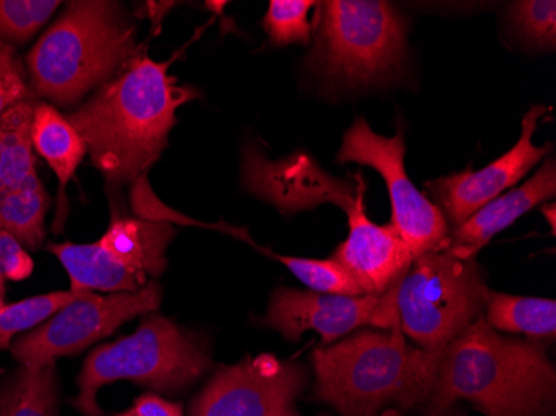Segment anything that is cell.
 <instances>
[{
    "label": "cell",
    "mask_w": 556,
    "mask_h": 416,
    "mask_svg": "<svg viewBox=\"0 0 556 416\" xmlns=\"http://www.w3.org/2000/svg\"><path fill=\"white\" fill-rule=\"evenodd\" d=\"M170 64L137 54L92 99L65 115L111 187L146 177L167 146L175 114L199 96L168 74Z\"/></svg>",
    "instance_id": "cell-1"
},
{
    "label": "cell",
    "mask_w": 556,
    "mask_h": 416,
    "mask_svg": "<svg viewBox=\"0 0 556 416\" xmlns=\"http://www.w3.org/2000/svg\"><path fill=\"white\" fill-rule=\"evenodd\" d=\"M556 370L545 343L505 337L483 314L443 349L428 415L467 400L486 416H553Z\"/></svg>",
    "instance_id": "cell-2"
},
{
    "label": "cell",
    "mask_w": 556,
    "mask_h": 416,
    "mask_svg": "<svg viewBox=\"0 0 556 416\" xmlns=\"http://www.w3.org/2000/svg\"><path fill=\"white\" fill-rule=\"evenodd\" d=\"M442 353L412 346L400 327L357 331L315 350V399L340 416L403 415L427 405Z\"/></svg>",
    "instance_id": "cell-3"
},
{
    "label": "cell",
    "mask_w": 556,
    "mask_h": 416,
    "mask_svg": "<svg viewBox=\"0 0 556 416\" xmlns=\"http://www.w3.org/2000/svg\"><path fill=\"white\" fill-rule=\"evenodd\" d=\"M137 54L136 27L121 4L71 2L27 55L30 90L68 108L108 84Z\"/></svg>",
    "instance_id": "cell-4"
},
{
    "label": "cell",
    "mask_w": 556,
    "mask_h": 416,
    "mask_svg": "<svg viewBox=\"0 0 556 416\" xmlns=\"http://www.w3.org/2000/svg\"><path fill=\"white\" fill-rule=\"evenodd\" d=\"M211 365L207 349L199 338L168 318L152 315L129 337L99 346L87 356L74 406L83 415L102 416L97 393L105 385L122 380L165 395L182 393Z\"/></svg>",
    "instance_id": "cell-5"
},
{
    "label": "cell",
    "mask_w": 556,
    "mask_h": 416,
    "mask_svg": "<svg viewBox=\"0 0 556 416\" xmlns=\"http://www.w3.org/2000/svg\"><path fill=\"white\" fill-rule=\"evenodd\" d=\"M308 67L343 86H367L399 71L405 59V22L382 0L318 2Z\"/></svg>",
    "instance_id": "cell-6"
},
{
    "label": "cell",
    "mask_w": 556,
    "mask_h": 416,
    "mask_svg": "<svg viewBox=\"0 0 556 416\" xmlns=\"http://www.w3.org/2000/svg\"><path fill=\"white\" fill-rule=\"evenodd\" d=\"M475 259L427 252L395 287L396 320L420 349L439 352L483 314L489 292Z\"/></svg>",
    "instance_id": "cell-7"
},
{
    "label": "cell",
    "mask_w": 556,
    "mask_h": 416,
    "mask_svg": "<svg viewBox=\"0 0 556 416\" xmlns=\"http://www.w3.org/2000/svg\"><path fill=\"white\" fill-rule=\"evenodd\" d=\"M405 133L395 136L374 133L365 118H357L343 136L337 162L361 164L382 175L392 203V222L415 256L442 252L448 242L450 225L439 206L414 186L405 171Z\"/></svg>",
    "instance_id": "cell-8"
},
{
    "label": "cell",
    "mask_w": 556,
    "mask_h": 416,
    "mask_svg": "<svg viewBox=\"0 0 556 416\" xmlns=\"http://www.w3.org/2000/svg\"><path fill=\"white\" fill-rule=\"evenodd\" d=\"M162 303L161 285L149 283L136 293L97 295L75 292L74 299L11 346L22 367H43L61 356L75 355L100 338L114 333L125 322L152 314Z\"/></svg>",
    "instance_id": "cell-9"
},
{
    "label": "cell",
    "mask_w": 556,
    "mask_h": 416,
    "mask_svg": "<svg viewBox=\"0 0 556 416\" xmlns=\"http://www.w3.org/2000/svg\"><path fill=\"white\" fill-rule=\"evenodd\" d=\"M307 383L303 363L249 356L220 368L193 400L189 416H303L296 402Z\"/></svg>",
    "instance_id": "cell-10"
},
{
    "label": "cell",
    "mask_w": 556,
    "mask_h": 416,
    "mask_svg": "<svg viewBox=\"0 0 556 416\" xmlns=\"http://www.w3.org/2000/svg\"><path fill=\"white\" fill-rule=\"evenodd\" d=\"M548 111L545 105H533L525 114L521 136L514 149L486 167L477 172L465 168L458 174L425 184V189L433 197V203L443 212L446 222L453 227L464 224L490 200L517 186L528 172L548 155L552 146L536 147L533 143L540 117Z\"/></svg>",
    "instance_id": "cell-11"
},
{
    "label": "cell",
    "mask_w": 556,
    "mask_h": 416,
    "mask_svg": "<svg viewBox=\"0 0 556 416\" xmlns=\"http://www.w3.org/2000/svg\"><path fill=\"white\" fill-rule=\"evenodd\" d=\"M365 184L346 209L349 237L332 259L361 285L365 295H383L393 289L414 262V253L392 224H374L365 214Z\"/></svg>",
    "instance_id": "cell-12"
},
{
    "label": "cell",
    "mask_w": 556,
    "mask_h": 416,
    "mask_svg": "<svg viewBox=\"0 0 556 416\" xmlns=\"http://www.w3.org/2000/svg\"><path fill=\"white\" fill-rule=\"evenodd\" d=\"M380 295H325L312 290L278 287L271 293L264 325L274 328L290 342L314 330L328 345L339 342L353 330L374 325Z\"/></svg>",
    "instance_id": "cell-13"
},
{
    "label": "cell",
    "mask_w": 556,
    "mask_h": 416,
    "mask_svg": "<svg viewBox=\"0 0 556 416\" xmlns=\"http://www.w3.org/2000/svg\"><path fill=\"white\" fill-rule=\"evenodd\" d=\"M243 177L252 192L270 200L283 211H300L325 200H332L346 211L355 202V197L346 193L352 190L346 184L332 180L305 155L290 157L286 162H270L265 161L257 149H249L243 162Z\"/></svg>",
    "instance_id": "cell-14"
},
{
    "label": "cell",
    "mask_w": 556,
    "mask_h": 416,
    "mask_svg": "<svg viewBox=\"0 0 556 416\" xmlns=\"http://www.w3.org/2000/svg\"><path fill=\"white\" fill-rule=\"evenodd\" d=\"M555 196L556 165L555 159H549L523 186L490 200L464 224L453 227L446 242V252L460 259H475L500 231Z\"/></svg>",
    "instance_id": "cell-15"
},
{
    "label": "cell",
    "mask_w": 556,
    "mask_h": 416,
    "mask_svg": "<svg viewBox=\"0 0 556 416\" xmlns=\"http://www.w3.org/2000/svg\"><path fill=\"white\" fill-rule=\"evenodd\" d=\"M49 250L67 272L72 292L136 293L149 283L100 242L52 243Z\"/></svg>",
    "instance_id": "cell-16"
},
{
    "label": "cell",
    "mask_w": 556,
    "mask_h": 416,
    "mask_svg": "<svg viewBox=\"0 0 556 416\" xmlns=\"http://www.w3.org/2000/svg\"><path fill=\"white\" fill-rule=\"evenodd\" d=\"M30 137H33L34 150L49 164L59 178L54 230L61 231L65 215H67L65 189L87 153L86 142L75 130L74 125L67 121V117L50 103H37Z\"/></svg>",
    "instance_id": "cell-17"
},
{
    "label": "cell",
    "mask_w": 556,
    "mask_h": 416,
    "mask_svg": "<svg viewBox=\"0 0 556 416\" xmlns=\"http://www.w3.org/2000/svg\"><path fill=\"white\" fill-rule=\"evenodd\" d=\"M174 237V225L168 222L115 217L99 242L130 270L149 278L164 274L165 252Z\"/></svg>",
    "instance_id": "cell-18"
},
{
    "label": "cell",
    "mask_w": 556,
    "mask_h": 416,
    "mask_svg": "<svg viewBox=\"0 0 556 416\" xmlns=\"http://www.w3.org/2000/svg\"><path fill=\"white\" fill-rule=\"evenodd\" d=\"M36 97L14 103L0 117V190L18 189L36 177L33 130Z\"/></svg>",
    "instance_id": "cell-19"
},
{
    "label": "cell",
    "mask_w": 556,
    "mask_h": 416,
    "mask_svg": "<svg viewBox=\"0 0 556 416\" xmlns=\"http://www.w3.org/2000/svg\"><path fill=\"white\" fill-rule=\"evenodd\" d=\"M486 324L496 331L527 335L528 340L553 342L556 337V302L539 297L492 292L485 297Z\"/></svg>",
    "instance_id": "cell-20"
},
{
    "label": "cell",
    "mask_w": 556,
    "mask_h": 416,
    "mask_svg": "<svg viewBox=\"0 0 556 416\" xmlns=\"http://www.w3.org/2000/svg\"><path fill=\"white\" fill-rule=\"evenodd\" d=\"M47 196L39 175L18 189L0 190V231L17 239L22 247L36 250L46 237Z\"/></svg>",
    "instance_id": "cell-21"
},
{
    "label": "cell",
    "mask_w": 556,
    "mask_h": 416,
    "mask_svg": "<svg viewBox=\"0 0 556 416\" xmlns=\"http://www.w3.org/2000/svg\"><path fill=\"white\" fill-rule=\"evenodd\" d=\"M0 416H58L55 363L21 367L14 380L0 390Z\"/></svg>",
    "instance_id": "cell-22"
},
{
    "label": "cell",
    "mask_w": 556,
    "mask_h": 416,
    "mask_svg": "<svg viewBox=\"0 0 556 416\" xmlns=\"http://www.w3.org/2000/svg\"><path fill=\"white\" fill-rule=\"evenodd\" d=\"M265 255L282 262L303 285L312 292L325 295L362 297L365 295L361 285L337 260L302 259V256L277 255L270 250L262 249Z\"/></svg>",
    "instance_id": "cell-23"
},
{
    "label": "cell",
    "mask_w": 556,
    "mask_h": 416,
    "mask_svg": "<svg viewBox=\"0 0 556 416\" xmlns=\"http://www.w3.org/2000/svg\"><path fill=\"white\" fill-rule=\"evenodd\" d=\"M75 292H52L46 295L30 297L14 305L0 308V350H11V340L21 331L36 328L49 320L59 310L64 308Z\"/></svg>",
    "instance_id": "cell-24"
},
{
    "label": "cell",
    "mask_w": 556,
    "mask_h": 416,
    "mask_svg": "<svg viewBox=\"0 0 556 416\" xmlns=\"http://www.w3.org/2000/svg\"><path fill=\"white\" fill-rule=\"evenodd\" d=\"M317 4L312 0H271L264 18L270 42L278 47L290 43L308 46L314 33L311 11Z\"/></svg>",
    "instance_id": "cell-25"
},
{
    "label": "cell",
    "mask_w": 556,
    "mask_h": 416,
    "mask_svg": "<svg viewBox=\"0 0 556 416\" xmlns=\"http://www.w3.org/2000/svg\"><path fill=\"white\" fill-rule=\"evenodd\" d=\"M58 0H0V39L24 43L58 11Z\"/></svg>",
    "instance_id": "cell-26"
},
{
    "label": "cell",
    "mask_w": 556,
    "mask_h": 416,
    "mask_svg": "<svg viewBox=\"0 0 556 416\" xmlns=\"http://www.w3.org/2000/svg\"><path fill=\"white\" fill-rule=\"evenodd\" d=\"M511 17L518 30L530 42L553 49L556 43L555 0H521L511 5Z\"/></svg>",
    "instance_id": "cell-27"
},
{
    "label": "cell",
    "mask_w": 556,
    "mask_h": 416,
    "mask_svg": "<svg viewBox=\"0 0 556 416\" xmlns=\"http://www.w3.org/2000/svg\"><path fill=\"white\" fill-rule=\"evenodd\" d=\"M29 97L36 96L25 83L21 62H18L12 46L4 43V49L0 52V117L14 103L29 99Z\"/></svg>",
    "instance_id": "cell-28"
},
{
    "label": "cell",
    "mask_w": 556,
    "mask_h": 416,
    "mask_svg": "<svg viewBox=\"0 0 556 416\" xmlns=\"http://www.w3.org/2000/svg\"><path fill=\"white\" fill-rule=\"evenodd\" d=\"M33 272L34 262L27 250L17 239L0 231V297L5 295V280H25Z\"/></svg>",
    "instance_id": "cell-29"
},
{
    "label": "cell",
    "mask_w": 556,
    "mask_h": 416,
    "mask_svg": "<svg viewBox=\"0 0 556 416\" xmlns=\"http://www.w3.org/2000/svg\"><path fill=\"white\" fill-rule=\"evenodd\" d=\"M114 416H184L182 406L168 402L154 393H147L136 400L127 412Z\"/></svg>",
    "instance_id": "cell-30"
},
{
    "label": "cell",
    "mask_w": 556,
    "mask_h": 416,
    "mask_svg": "<svg viewBox=\"0 0 556 416\" xmlns=\"http://www.w3.org/2000/svg\"><path fill=\"white\" fill-rule=\"evenodd\" d=\"M555 205L553 203H549V205H545L542 209L543 214H545V217L548 218L549 227H552L553 234H555Z\"/></svg>",
    "instance_id": "cell-31"
},
{
    "label": "cell",
    "mask_w": 556,
    "mask_h": 416,
    "mask_svg": "<svg viewBox=\"0 0 556 416\" xmlns=\"http://www.w3.org/2000/svg\"><path fill=\"white\" fill-rule=\"evenodd\" d=\"M428 416H465L462 413L452 412V409H446V412L439 413V415H428Z\"/></svg>",
    "instance_id": "cell-32"
},
{
    "label": "cell",
    "mask_w": 556,
    "mask_h": 416,
    "mask_svg": "<svg viewBox=\"0 0 556 416\" xmlns=\"http://www.w3.org/2000/svg\"><path fill=\"white\" fill-rule=\"evenodd\" d=\"M4 40L0 39V52H2V49H4Z\"/></svg>",
    "instance_id": "cell-33"
},
{
    "label": "cell",
    "mask_w": 556,
    "mask_h": 416,
    "mask_svg": "<svg viewBox=\"0 0 556 416\" xmlns=\"http://www.w3.org/2000/svg\"><path fill=\"white\" fill-rule=\"evenodd\" d=\"M4 306V297H0V308Z\"/></svg>",
    "instance_id": "cell-34"
}]
</instances>
